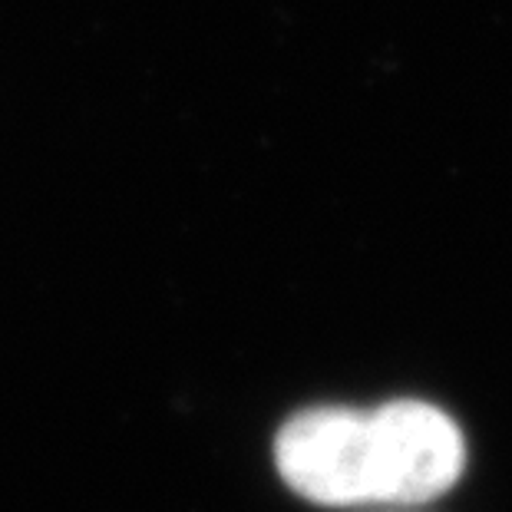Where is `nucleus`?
<instances>
[{
	"label": "nucleus",
	"mask_w": 512,
	"mask_h": 512,
	"mask_svg": "<svg viewBox=\"0 0 512 512\" xmlns=\"http://www.w3.org/2000/svg\"><path fill=\"white\" fill-rule=\"evenodd\" d=\"M367 410L314 407L285 423L275 443L281 479L311 503L364 506L370 503Z\"/></svg>",
	"instance_id": "2"
},
{
	"label": "nucleus",
	"mask_w": 512,
	"mask_h": 512,
	"mask_svg": "<svg viewBox=\"0 0 512 512\" xmlns=\"http://www.w3.org/2000/svg\"><path fill=\"white\" fill-rule=\"evenodd\" d=\"M370 503H427L443 496L466 466L460 427L423 400L367 410Z\"/></svg>",
	"instance_id": "1"
}]
</instances>
